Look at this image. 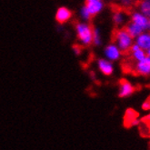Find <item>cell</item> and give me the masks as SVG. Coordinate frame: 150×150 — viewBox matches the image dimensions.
<instances>
[{
  "mask_svg": "<svg viewBox=\"0 0 150 150\" xmlns=\"http://www.w3.org/2000/svg\"><path fill=\"white\" fill-rule=\"evenodd\" d=\"M134 68L137 75L142 76H150V58L146 57L142 60L137 61L135 63Z\"/></svg>",
  "mask_w": 150,
  "mask_h": 150,
  "instance_id": "obj_7",
  "label": "cell"
},
{
  "mask_svg": "<svg viewBox=\"0 0 150 150\" xmlns=\"http://www.w3.org/2000/svg\"><path fill=\"white\" fill-rule=\"evenodd\" d=\"M147 31H150V17H148V22H147V28H146Z\"/></svg>",
  "mask_w": 150,
  "mask_h": 150,
  "instance_id": "obj_21",
  "label": "cell"
},
{
  "mask_svg": "<svg viewBox=\"0 0 150 150\" xmlns=\"http://www.w3.org/2000/svg\"><path fill=\"white\" fill-rule=\"evenodd\" d=\"M96 66H98L99 72L105 76H112L115 71V67L113 62L105 57L99 58L98 62H96Z\"/></svg>",
  "mask_w": 150,
  "mask_h": 150,
  "instance_id": "obj_5",
  "label": "cell"
},
{
  "mask_svg": "<svg viewBox=\"0 0 150 150\" xmlns=\"http://www.w3.org/2000/svg\"><path fill=\"white\" fill-rule=\"evenodd\" d=\"M71 17H72V11L66 6L58 7L55 14V18L58 24H65L71 19Z\"/></svg>",
  "mask_w": 150,
  "mask_h": 150,
  "instance_id": "obj_8",
  "label": "cell"
},
{
  "mask_svg": "<svg viewBox=\"0 0 150 150\" xmlns=\"http://www.w3.org/2000/svg\"><path fill=\"white\" fill-rule=\"evenodd\" d=\"M122 53L123 52L115 43H110L107 45L103 51L104 57L112 61V62H116V61L120 60L122 57Z\"/></svg>",
  "mask_w": 150,
  "mask_h": 150,
  "instance_id": "obj_3",
  "label": "cell"
},
{
  "mask_svg": "<svg viewBox=\"0 0 150 150\" xmlns=\"http://www.w3.org/2000/svg\"><path fill=\"white\" fill-rule=\"evenodd\" d=\"M76 35L80 46L89 47L93 40V26L89 22H77L75 25Z\"/></svg>",
  "mask_w": 150,
  "mask_h": 150,
  "instance_id": "obj_1",
  "label": "cell"
},
{
  "mask_svg": "<svg viewBox=\"0 0 150 150\" xmlns=\"http://www.w3.org/2000/svg\"><path fill=\"white\" fill-rule=\"evenodd\" d=\"M104 1H115V0H104Z\"/></svg>",
  "mask_w": 150,
  "mask_h": 150,
  "instance_id": "obj_23",
  "label": "cell"
},
{
  "mask_svg": "<svg viewBox=\"0 0 150 150\" xmlns=\"http://www.w3.org/2000/svg\"><path fill=\"white\" fill-rule=\"evenodd\" d=\"M103 43L102 39V34L98 28H93V40L92 45L96 47H100Z\"/></svg>",
  "mask_w": 150,
  "mask_h": 150,
  "instance_id": "obj_15",
  "label": "cell"
},
{
  "mask_svg": "<svg viewBox=\"0 0 150 150\" xmlns=\"http://www.w3.org/2000/svg\"><path fill=\"white\" fill-rule=\"evenodd\" d=\"M130 53H131V57L132 59H133L135 62H137V61H140L144 59L145 57H146V52L140 48L137 44L134 42V44L132 45V47H130Z\"/></svg>",
  "mask_w": 150,
  "mask_h": 150,
  "instance_id": "obj_11",
  "label": "cell"
},
{
  "mask_svg": "<svg viewBox=\"0 0 150 150\" xmlns=\"http://www.w3.org/2000/svg\"><path fill=\"white\" fill-rule=\"evenodd\" d=\"M134 38H132L126 28H119L114 35V43L119 47L122 52H127L134 44Z\"/></svg>",
  "mask_w": 150,
  "mask_h": 150,
  "instance_id": "obj_2",
  "label": "cell"
},
{
  "mask_svg": "<svg viewBox=\"0 0 150 150\" xmlns=\"http://www.w3.org/2000/svg\"><path fill=\"white\" fill-rule=\"evenodd\" d=\"M73 51L75 52V54L76 56H79L81 53V47L80 46H74L73 47Z\"/></svg>",
  "mask_w": 150,
  "mask_h": 150,
  "instance_id": "obj_20",
  "label": "cell"
},
{
  "mask_svg": "<svg viewBox=\"0 0 150 150\" xmlns=\"http://www.w3.org/2000/svg\"><path fill=\"white\" fill-rule=\"evenodd\" d=\"M119 5L123 8H129L133 6L134 0H118Z\"/></svg>",
  "mask_w": 150,
  "mask_h": 150,
  "instance_id": "obj_17",
  "label": "cell"
},
{
  "mask_svg": "<svg viewBox=\"0 0 150 150\" xmlns=\"http://www.w3.org/2000/svg\"><path fill=\"white\" fill-rule=\"evenodd\" d=\"M85 6L92 16L99 15L105 8L104 0H85Z\"/></svg>",
  "mask_w": 150,
  "mask_h": 150,
  "instance_id": "obj_4",
  "label": "cell"
},
{
  "mask_svg": "<svg viewBox=\"0 0 150 150\" xmlns=\"http://www.w3.org/2000/svg\"><path fill=\"white\" fill-rule=\"evenodd\" d=\"M142 109L145 111L150 110V102L149 101H146L142 104Z\"/></svg>",
  "mask_w": 150,
  "mask_h": 150,
  "instance_id": "obj_19",
  "label": "cell"
},
{
  "mask_svg": "<svg viewBox=\"0 0 150 150\" xmlns=\"http://www.w3.org/2000/svg\"><path fill=\"white\" fill-rule=\"evenodd\" d=\"M137 7L139 12L147 17H150V0H139Z\"/></svg>",
  "mask_w": 150,
  "mask_h": 150,
  "instance_id": "obj_14",
  "label": "cell"
},
{
  "mask_svg": "<svg viewBox=\"0 0 150 150\" xmlns=\"http://www.w3.org/2000/svg\"><path fill=\"white\" fill-rule=\"evenodd\" d=\"M130 21L133 22L139 26H141L144 30H146L147 28V22H148V17L143 15L138 10H135L131 13L130 15Z\"/></svg>",
  "mask_w": 150,
  "mask_h": 150,
  "instance_id": "obj_9",
  "label": "cell"
},
{
  "mask_svg": "<svg viewBox=\"0 0 150 150\" xmlns=\"http://www.w3.org/2000/svg\"><path fill=\"white\" fill-rule=\"evenodd\" d=\"M139 123H140V120L136 117H134L133 119H131V120L128 122V124H129L130 127H137V126L139 125Z\"/></svg>",
  "mask_w": 150,
  "mask_h": 150,
  "instance_id": "obj_18",
  "label": "cell"
},
{
  "mask_svg": "<svg viewBox=\"0 0 150 150\" xmlns=\"http://www.w3.org/2000/svg\"><path fill=\"white\" fill-rule=\"evenodd\" d=\"M146 57L150 58V48H149L148 50H146Z\"/></svg>",
  "mask_w": 150,
  "mask_h": 150,
  "instance_id": "obj_22",
  "label": "cell"
},
{
  "mask_svg": "<svg viewBox=\"0 0 150 150\" xmlns=\"http://www.w3.org/2000/svg\"><path fill=\"white\" fill-rule=\"evenodd\" d=\"M136 88L131 82L127 79H122L118 87V96L120 98H127L134 94Z\"/></svg>",
  "mask_w": 150,
  "mask_h": 150,
  "instance_id": "obj_6",
  "label": "cell"
},
{
  "mask_svg": "<svg viewBox=\"0 0 150 150\" xmlns=\"http://www.w3.org/2000/svg\"><path fill=\"white\" fill-rule=\"evenodd\" d=\"M126 28V30L129 33V35L134 39L137 37H138L139 35L142 33L143 31H145L142 28H141V26H139L138 25H137V24H135L133 22H131V21H129L126 25V28Z\"/></svg>",
  "mask_w": 150,
  "mask_h": 150,
  "instance_id": "obj_13",
  "label": "cell"
},
{
  "mask_svg": "<svg viewBox=\"0 0 150 150\" xmlns=\"http://www.w3.org/2000/svg\"><path fill=\"white\" fill-rule=\"evenodd\" d=\"M127 20V14L122 10H117L115 11L112 15V21L115 25L117 26H122L126 24Z\"/></svg>",
  "mask_w": 150,
  "mask_h": 150,
  "instance_id": "obj_12",
  "label": "cell"
},
{
  "mask_svg": "<svg viewBox=\"0 0 150 150\" xmlns=\"http://www.w3.org/2000/svg\"><path fill=\"white\" fill-rule=\"evenodd\" d=\"M135 43L145 51L150 48V31L145 30L134 39Z\"/></svg>",
  "mask_w": 150,
  "mask_h": 150,
  "instance_id": "obj_10",
  "label": "cell"
},
{
  "mask_svg": "<svg viewBox=\"0 0 150 150\" xmlns=\"http://www.w3.org/2000/svg\"><path fill=\"white\" fill-rule=\"evenodd\" d=\"M79 17H80L81 21H84V22H89L92 18V16L91 14L88 11V9L86 8V6L84 5L80 7V9H79Z\"/></svg>",
  "mask_w": 150,
  "mask_h": 150,
  "instance_id": "obj_16",
  "label": "cell"
}]
</instances>
